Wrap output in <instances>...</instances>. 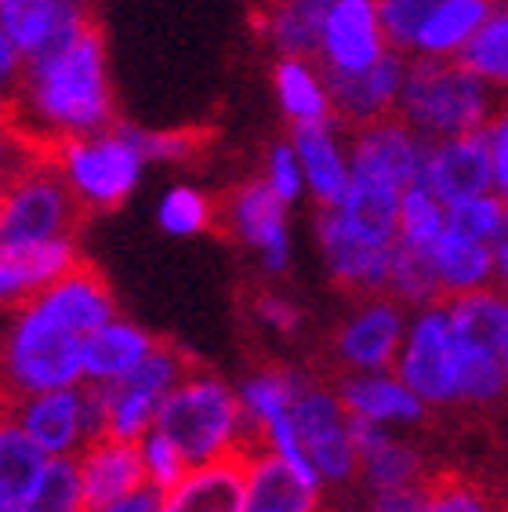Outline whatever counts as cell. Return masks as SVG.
I'll use <instances>...</instances> for the list:
<instances>
[{"instance_id": "ab89813d", "label": "cell", "mask_w": 508, "mask_h": 512, "mask_svg": "<svg viewBox=\"0 0 508 512\" xmlns=\"http://www.w3.org/2000/svg\"><path fill=\"white\" fill-rule=\"evenodd\" d=\"M381 4V26L389 37V48L411 55L418 51V30L443 0H378Z\"/></svg>"}, {"instance_id": "4dcf8cb0", "label": "cell", "mask_w": 508, "mask_h": 512, "mask_svg": "<svg viewBox=\"0 0 508 512\" xmlns=\"http://www.w3.org/2000/svg\"><path fill=\"white\" fill-rule=\"evenodd\" d=\"M331 8L334 0H284V4L269 8V33H273L276 48L284 55L320 62Z\"/></svg>"}, {"instance_id": "8d00e7d4", "label": "cell", "mask_w": 508, "mask_h": 512, "mask_svg": "<svg viewBox=\"0 0 508 512\" xmlns=\"http://www.w3.org/2000/svg\"><path fill=\"white\" fill-rule=\"evenodd\" d=\"M443 233H447V204H443L429 186H421V182L403 189L400 240L432 251V244H436Z\"/></svg>"}, {"instance_id": "3957f363", "label": "cell", "mask_w": 508, "mask_h": 512, "mask_svg": "<svg viewBox=\"0 0 508 512\" xmlns=\"http://www.w3.org/2000/svg\"><path fill=\"white\" fill-rule=\"evenodd\" d=\"M494 84L469 69L458 55H418L407 66L400 91V113L418 135L454 138L494 124Z\"/></svg>"}, {"instance_id": "7bdbcfd3", "label": "cell", "mask_w": 508, "mask_h": 512, "mask_svg": "<svg viewBox=\"0 0 508 512\" xmlns=\"http://www.w3.org/2000/svg\"><path fill=\"white\" fill-rule=\"evenodd\" d=\"M425 505H429V473L421 476V480L400 483V487L371 491L367 512H425Z\"/></svg>"}, {"instance_id": "cb8c5ba5", "label": "cell", "mask_w": 508, "mask_h": 512, "mask_svg": "<svg viewBox=\"0 0 508 512\" xmlns=\"http://www.w3.org/2000/svg\"><path fill=\"white\" fill-rule=\"evenodd\" d=\"M338 396L349 414L356 418H371V422H411L425 425L432 418V407L414 393L411 385L403 382L400 375H342L334 382Z\"/></svg>"}, {"instance_id": "d6986e66", "label": "cell", "mask_w": 508, "mask_h": 512, "mask_svg": "<svg viewBox=\"0 0 508 512\" xmlns=\"http://www.w3.org/2000/svg\"><path fill=\"white\" fill-rule=\"evenodd\" d=\"M247 469L251 462L240 454L193 465L175 487L164 491V512H244Z\"/></svg>"}, {"instance_id": "bcb514c9", "label": "cell", "mask_w": 508, "mask_h": 512, "mask_svg": "<svg viewBox=\"0 0 508 512\" xmlns=\"http://www.w3.org/2000/svg\"><path fill=\"white\" fill-rule=\"evenodd\" d=\"M254 313L262 316V320H269L276 331H294L298 320H302V313H298L291 302L269 295V291H258V295H254Z\"/></svg>"}, {"instance_id": "7c38bea8", "label": "cell", "mask_w": 508, "mask_h": 512, "mask_svg": "<svg viewBox=\"0 0 508 512\" xmlns=\"http://www.w3.org/2000/svg\"><path fill=\"white\" fill-rule=\"evenodd\" d=\"M0 414H4V422H15L19 429H26L51 458L80 454V447L91 440L84 382L69 385V389H48V393L4 396Z\"/></svg>"}, {"instance_id": "277c9868", "label": "cell", "mask_w": 508, "mask_h": 512, "mask_svg": "<svg viewBox=\"0 0 508 512\" xmlns=\"http://www.w3.org/2000/svg\"><path fill=\"white\" fill-rule=\"evenodd\" d=\"M84 382V335L51 313L40 298L8 309L4 396L48 393Z\"/></svg>"}, {"instance_id": "5bb4252c", "label": "cell", "mask_w": 508, "mask_h": 512, "mask_svg": "<svg viewBox=\"0 0 508 512\" xmlns=\"http://www.w3.org/2000/svg\"><path fill=\"white\" fill-rule=\"evenodd\" d=\"M316 233H320L331 280L342 295L356 298V302L374 298V295H389L392 247H378V244H371V240L356 237V233L345 226V218L338 215V207H320Z\"/></svg>"}, {"instance_id": "f1b7e54d", "label": "cell", "mask_w": 508, "mask_h": 512, "mask_svg": "<svg viewBox=\"0 0 508 512\" xmlns=\"http://www.w3.org/2000/svg\"><path fill=\"white\" fill-rule=\"evenodd\" d=\"M432 266L440 276L443 302L476 291V287H490L494 284V244L472 240L447 226V233L432 244Z\"/></svg>"}, {"instance_id": "484cf974", "label": "cell", "mask_w": 508, "mask_h": 512, "mask_svg": "<svg viewBox=\"0 0 508 512\" xmlns=\"http://www.w3.org/2000/svg\"><path fill=\"white\" fill-rule=\"evenodd\" d=\"M425 512H508V480L472 465H432Z\"/></svg>"}, {"instance_id": "2e32d148", "label": "cell", "mask_w": 508, "mask_h": 512, "mask_svg": "<svg viewBox=\"0 0 508 512\" xmlns=\"http://www.w3.org/2000/svg\"><path fill=\"white\" fill-rule=\"evenodd\" d=\"M389 55V37L381 26L378 0H334L323 30L320 69L367 73Z\"/></svg>"}, {"instance_id": "ffe728a7", "label": "cell", "mask_w": 508, "mask_h": 512, "mask_svg": "<svg viewBox=\"0 0 508 512\" xmlns=\"http://www.w3.org/2000/svg\"><path fill=\"white\" fill-rule=\"evenodd\" d=\"M33 298H40L51 313L62 316L84 338L102 324H109V320H117V298L109 291L102 269L95 262H88V258H80L66 276H59L55 284H48Z\"/></svg>"}, {"instance_id": "e0dca14e", "label": "cell", "mask_w": 508, "mask_h": 512, "mask_svg": "<svg viewBox=\"0 0 508 512\" xmlns=\"http://www.w3.org/2000/svg\"><path fill=\"white\" fill-rule=\"evenodd\" d=\"M432 138L418 135V131L400 117H381L374 124H363L352 135V153H349V168L367 171V175H378L392 186H414L421 175V164H425V153H429Z\"/></svg>"}, {"instance_id": "f6af8a7d", "label": "cell", "mask_w": 508, "mask_h": 512, "mask_svg": "<svg viewBox=\"0 0 508 512\" xmlns=\"http://www.w3.org/2000/svg\"><path fill=\"white\" fill-rule=\"evenodd\" d=\"M490 153H494V193L508 200V109L490 124Z\"/></svg>"}, {"instance_id": "c3c4849f", "label": "cell", "mask_w": 508, "mask_h": 512, "mask_svg": "<svg viewBox=\"0 0 508 512\" xmlns=\"http://www.w3.org/2000/svg\"><path fill=\"white\" fill-rule=\"evenodd\" d=\"M494 287H501L508 295V222L494 237Z\"/></svg>"}, {"instance_id": "7dc6e473", "label": "cell", "mask_w": 508, "mask_h": 512, "mask_svg": "<svg viewBox=\"0 0 508 512\" xmlns=\"http://www.w3.org/2000/svg\"><path fill=\"white\" fill-rule=\"evenodd\" d=\"M98 512H164V491H160L157 483H146V487L124 494V498L109 502L106 509Z\"/></svg>"}, {"instance_id": "1f68e13d", "label": "cell", "mask_w": 508, "mask_h": 512, "mask_svg": "<svg viewBox=\"0 0 508 512\" xmlns=\"http://www.w3.org/2000/svg\"><path fill=\"white\" fill-rule=\"evenodd\" d=\"M51 454L15 422L0 425V502L22 505Z\"/></svg>"}, {"instance_id": "4316f807", "label": "cell", "mask_w": 508, "mask_h": 512, "mask_svg": "<svg viewBox=\"0 0 508 512\" xmlns=\"http://www.w3.org/2000/svg\"><path fill=\"white\" fill-rule=\"evenodd\" d=\"M331 128L334 120H323V124H294L291 128V146L298 149L305 182H309L320 207H334L345 197V186H349V164H345Z\"/></svg>"}, {"instance_id": "5b68a950", "label": "cell", "mask_w": 508, "mask_h": 512, "mask_svg": "<svg viewBox=\"0 0 508 512\" xmlns=\"http://www.w3.org/2000/svg\"><path fill=\"white\" fill-rule=\"evenodd\" d=\"M91 218L66 171L51 157L30 153L26 164L8 175L0 200V247H33L48 240L77 237Z\"/></svg>"}, {"instance_id": "74e56055", "label": "cell", "mask_w": 508, "mask_h": 512, "mask_svg": "<svg viewBox=\"0 0 508 512\" xmlns=\"http://www.w3.org/2000/svg\"><path fill=\"white\" fill-rule=\"evenodd\" d=\"M508 222V200L501 193H483V197L461 200V204L447 207V226L454 233H465L472 240H487L494 244L501 229Z\"/></svg>"}, {"instance_id": "d590c367", "label": "cell", "mask_w": 508, "mask_h": 512, "mask_svg": "<svg viewBox=\"0 0 508 512\" xmlns=\"http://www.w3.org/2000/svg\"><path fill=\"white\" fill-rule=\"evenodd\" d=\"M458 59L476 69L479 77H487L494 88L508 91V0H498L494 15L458 51Z\"/></svg>"}, {"instance_id": "60d3db41", "label": "cell", "mask_w": 508, "mask_h": 512, "mask_svg": "<svg viewBox=\"0 0 508 512\" xmlns=\"http://www.w3.org/2000/svg\"><path fill=\"white\" fill-rule=\"evenodd\" d=\"M160 226L167 233H200L215 226V204L196 189H171L160 204Z\"/></svg>"}, {"instance_id": "7402d4cb", "label": "cell", "mask_w": 508, "mask_h": 512, "mask_svg": "<svg viewBox=\"0 0 508 512\" xmlns=\"http://www.w3.org/2000/svg\"><path fill=\"white\" fill-rule=\"evenodd\" d=\"M244 512H338L320 498V483L294 469L280 451L258 454L247 469Z\"/></svg>"}, {"instance_id": "e575fe53", "label": "cell", "mask_w": 508, "mask_h": 512, "mask_svg": "<svg viewBox=\"0 0 508 512\" xmlns=\"http://www.w3.org/2000/svg\"><path fill=\"white\" fill-rule=\"evenodd\" d=\"M19 509L22 512H88V494H84V480H80L77 454L51 458Z\"/></svg>"}, {"instance_id": "603a6c76", "label": "cell", "mask_w": 508, "mask_h": 512, "mask_svg": "<svg viewBox=\"0 0 508 512\" xmlns=\"http://www.w3.org/2000/svg\"><path fill=\"white\" fill-rule=\"evenodd\" d=\"M77 237L48 240V244L33 247H4L0 251V291H4V306L15 309L19 302L33 298L48 284H55L59 276L80 262Z\"/></svg>"}, {"instance_id": "f546056e", "label": "cell", "mask_w": 508, "mask_h": 512, "mask_svg": "<svg viewBox=\"0 0 508 512\" xmlns=\"http://www.w3.org/2000/svg\"><path fill=\"white\" fill-rule=\"evenodd\" d=\"M498 0H443L418 30L421 55H458L494 15Z\"/></svg>"}, {"instance_id": "9a60e30c", "label": "cell", "mask_w": 508, "mask_h": 512, "mask_svg": "<svg viewBox=\"0 0 508 512\" xmlns=\"http://www.w3.org/2000/svg\"><path fill=\"white\" fill-rule=\"evenodd\" d=\"M418 182L429 186L447 207L490 193L494 189L490 128L454 135V138H432Z\"/></svg>"}, {"instance_id": "681fc988", "label": "cell", "mask_w": 508, "mask_h": 512, "mask_svg": "<svg viewBox=\"0 0 508 512\" xmlns=\"http://www.w3.org/2000/svg\"><path fill=\"white\" fill-rule=\"evenodd\" d=\"M501 360H505V375H508V295H505V331H501Z\"/></svg>"}, {"instance_id": "9c48e42d", "label": "cell", "mask_w": 508, "mask_h": 512, "mask_svg": "<svg viewBox=\"0 0 508 512\" xmlns=\"http://www.w3.org/2000/svg\"><path fill=\"white\" fill-rule=\"evenodd\" d=\"M291 414L302 451L309 454V462H313L323 483L349 487V483L360 480V454H356V440H352V418L334 385L320 382L309 371V382L302 385Z\"/></svg>"}, {"instance_id": "8fae6325", "label": "cell", "mask_w": 508, "mask_h": 512, "mask_svg": "<svg viewBox=\"0 0 508 512\" xmlns=\"http://www.w3.org/2000/svg\"><path fill=\"white\" fill-rule=\"evenodd\" d=\"M287 200L273 189L269 178H251L233 186L225 197L215 200V226L211 233L229 240H244L265 255V266L273 273L287 269Z\"/></svg>"}, {"instance_id": "ac0fdd59", "label": "cell", "mask_w": 508, "mask_h": 512, "mask_svg": "<svg viewBox=\"0 0 508 512\" xmlns=\"http://www.w3.org/2000/svg\"><path fill=\"white\" fill-rule=\"evenodd\" d=\"M80 480L88 494V512L106 509L124 494L138 491L149 483L146 451L142 440H117V436H95L80 447Z\"/></svg>"}, {"instance_id": "d4e9b609", "label": "cell", "mask_w": 508, "mask_h": 512, "mask_svg": "<svg viewBox=\"0 0 508 512\" xmlns=\"http://www.w3.org/2000/svg\"><path fill=\"white\" fill-rule=\"evenodd\" d=\"M352 418V440H356V454H360V483L381 491V487H400V483L421 480L432 465L425 462V454L418 447L403 444L396 436L381 429V422L371 418Z\"/></svg>"}, {"instance_id": "30bf717a", "label": "cell", "mask_w": 508, "mask_h": 512, "mask_svg": "<svg viewBox=\"0 0 508 512\" xmlns=\"http://www.w3.org/2000/svg\"><path fill=\"white\" fill-rule=\"evenodd\" d=\"M396 375L436 411L461 407L458 353H454V331H450V313L443 302L425 306L411 324Z\"/></svg>"}, {"instance_id": "6da1fadb", "label": "cell", "mask_w": 508, "mask_h": 512, "mask_svg": "<svg viewBox=\"0 0 508 512\" xmlns=\"http://www.w3.org/2000/svg\"><path fill=\"white\" fill-rule=\"evenodd\" d=\"M15 124H33L37 138L30 142V153L48 149V135L59 142L69 135H102V131L117 128V109L109 95L106 77V44L102 30L91 19L80 40L51 62L48 69L30 73V77H15Z\"/></svg>"}, {"instance_id": "4fadbf2b", "label": "cell", "mask_w": 508, "mask_h": 512, "mask_svg": "<svg viewBox=\"0 0 508 512\" xmlns=\"http://www.w3.org/2000/svg\"><path fill=\"white\" fill-rule=\"evenodd\" d=\"M327 95H331L334 128H363L381 117H392L400 106V91L407 80V55L389 48V55L367 73H334L320 69Z\"/></svg>"}, {"instance_id": "d6a6232c", "label": "cell", "mask_w": 508, "mask_h": 512, "mask_svg": "<svg viewBox=\"0 0 508 512\" xmlns=\"http://www.w3.org/2000/svg\"><path fill=\"white\" fill-rule=\"evenodd\" d=\"M273 80L287 117L294 124H323V120H331V95H327V84H323V77H316L309 59L284 55V59L276 62Z\"/></svg>"}, {"instance_id": "44dd1931", "label": "cell", "mask_w": 508, "mask_h": 512, "mask_svg": "<svg viewBox=\"0 0 508 512\" xmlns=\"http://www.w3.org/2000/svg\"><path fill=\"white\" fill-rule=\"evenodd\" d=\"M334 207H338V215L345 218V226L356 237L371 240L378 247H396V240H400L403 189L385 182V178L349 168L345 197Z\"/></svg>"}, {"instance_id": "ee69618b", "label": "cell", "mask_w": 508, "mask_h": 512, "mask_svg": "<svg viewBox=\"0 0 508 512\" xmlns=\"http://www.w3.org/2000/svg\"><path fill=\"white\" fill-rule=\"evenodd\" d=\"M269 182L280 197L291 204L302 193V171H298V149L294 146H273L269 149Z\"/></svg>"}, {"instance_id": "f35d334b", "label": "cell", "mask_w": 508, "mask_h": 512, "mask_svg": "<svg viewBox=\"0 0 508 512\" xmlns=\"http://www.w3.org/2000/svg\"><path fill=\"white\" fill-rule=\"evenodd\" d=\"M124 135L138 146L142 157L153 160H196L207 153V146L215 142V131L207 128H189V131H138L124 124Z\"/></svg>"}, {"instance_id": "7a4b0ae2", "label": "cell", "mask_w": 508, "mask_h": 512, "mask_svg": "<svg viewBox=\"0 0 508 512\" xmlns=\"http://www.w3.org/2000/svg\"><path fill=\"white\" fill-rule=\"evenodd\" d=\"M157 429L167 440H175L189 465L215 462L225 454L254 462L258 454L273 451V440L265 425L247 411L244 396H236L207 367H196L167 393L157 414Z\"/></svg>"}, {"instance_id": "52a82bcc", "label": "cell", "mask_w": 508, "mask_h": 512, "mask_svg": "<svg viewBox=\"0 0 508 512\" xmlns=\"http://www.w3.org/2000/svg\"><path fill=\"white\" fill-rule=\"evenodd\" d=\"M403 302L392 295L363 298L352 316L334 331L327 353L313 375L334 385L342 375H381L396 371L403 353Z\"/></svg>"}, {"instance_id": "816d5d0a", "label": "cell", "mask_w": 508, "mask_h": 512, "mask_svg": "<svg viewBox=\"0 0 508 512\" xmlns=\"http://www.w3.org/2000/svg\"><path fill=\"white\" fill-rule=\"evenodd\" d=\"M276 4H284V0H269V8H276Z\"/></svg>"}, {"instance_id": "836d02e7", "label": "cell", "mask_w": 508, "mask_h": 512, "mask_svg": "<svg viewBox=\"0 0 508 512\" xmlns=\"http://www.w3.org/2000/svg\"><path fill=\"white\" fill-rule=\"evenodd\" d=\"M389 295L400 298L403 306L421 309L443 302L440 276H436V266H432V251L407 244V240H396L389 266Z\"/></svg>"}, {"instance_id": "f907efd6", "label": "cell", "mask_w": 508, "mask_h": 512, "mask_svg": "<svg viewBox=\"0 0 508 512\" xmlns=\"http://www.w3.org/2000/svg\"><path fill=\"white\" fill-rule=\"evenodd\" d=\"M4 512H22L19 505H4Z\"/></svg>"}, {"instance_id": "ba28073f", "label": "cell", "mask_w": 508, "mask_h": 512, "mask_svg": "<svg viewBox=\"0 0 508 512\" xmlns=\"http://www.w3.org/2000/svg\"><path fill=\"white\" fill-rule=\"evenodd\" d=\"M196 367H204L182 345L160 338L157 349L117 382H102L106 389V436L117 440H142L157 425L160 404L182 378H189Z\"/></svg>"}, {"instance_id": "b9f144b4", "label": "cell", "mask_w": 508, "mask_h": 512, "mask_svg": "<svg viewBox=\"0 0 508 512\" xmlns=\"http://www.w3.org/2000/svg\"><path fill=\"white\" fill-rule=\"evenodd\" d=\"M142 451H146V469H149V483H157L160 491H167V487H175L182 476L193 469V465L186 462V454L178 451L175 440H167L164 433H160L157 425L149 429L146 436H142Z\"/></svg>"}, {"instance_id": "83f0119b", "label": "cell", "mask_w": 508, "mask_h": 512, "mask_svg": "<svg viewBox=\"0 0 508 512\" xmlns=\"http://www.w3.org/2000/svg\"><path fill=\"white\" fill-rule=\"evenodd\" d=\"M160 338L146 335L142 327L124 324V320H109L98 331L84 338V378L91 382H117L127 371H135Z\"/></svg>"}, {"instance_id": "8992f818", "label": "cell", "mask_w": 508, "mask_h": 512, "mask_svg": "<svg viewBox=\"0 0 508 512\" xmlns=\"http://www.w3.org/2000/svg\"><path fill=\"white\" fill-rule=\"evenodd\" d=\"M80 200L91 207V215L98 211H117L127 200L131 186H135L138 168H142V153L131 138L124 135V124L102 131V135H69L59 138L48 153Z\"/></svg>"}]
</instances>
